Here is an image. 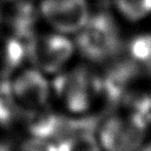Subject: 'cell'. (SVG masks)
<instances>
[{
	"label": "cell",
	"mask_w": 151,
	"mask_h": 151,
	"mask_svg": "<svg viewBox=\"0 0 151 151\" xmlns=\"http://www.w3.org/2000/svg\"><path fill=\"white\" fill-rule=\"evenodd\" d=\"M123 53L138 64L140 67L147 70L151 67V32H137L129 38H125Z\"/></svg>",
	"instance_id": "cell-10"
},
{
	"label": "cell",
	"mask_w": 151,
	"mask_h": 151,
	"mask_svg": "<svg viewBox=\"0 0 151 151\" xmlns=\"http://www.w3.org/2000/svg\"><path fill=\"white\" fill-rule=\"evenodd\" d=\"M124 40L119 19L107 11H98L91 13L77 33L74 45L90 63L105 65L123 52Z\"/></svg>",
	"instance_id": "cell-2"
},
{
	"label": "cell",
	"mask_w": 151,
	"mask_h": 151,
	"mask_svg": "<svg viewBox=\"0 0 151 151\" xmlns=\"http://www.w3.org/2000/svg\"><path fill=\"white\" fill-rule=\"evenodd\" d=\"M26 55L34 67L44 73H55L72 58L76 45L61 33L32 34L27 39Z\"/></svg>",
	"instance_id": "cell-5"
},
{
	"label": "cell",
	"mask_w": 151,
	"mask_h": 151,
	"mask_svg": "<svg viewBox=\"0 0 151 151\" xmlns=\"http://www.w3.org/2000/svg\"><path fill=\"white\" fill-rule=\"evenodd\" d=\"M94 133L103 151H138L150 138V122L136 111L116 106L98 122Z\"/></svg>",
	"instance_id": "cell-3"
},
{
	"label": "cell",
	"mask_w": 151,
	"mask_h": 151,
	"mask_svg": "<svg viewBox=\"0 0 151 151\" xmlns=\"http://www.w3.org/2000/svg\"><path fill=\"white\" fill-rule=\"evenodd\" d=\"M150 132H151V118H150Z\"/></svg>",
	"instance_id": "cell-15"
},
{
	"label": "cell",
	"mask_w": 151,
	"mask_h": 151,
	"mask_svg": "<svg viewBox=\"0 0 151 151\" xmlns=\"http://www.w3.org/2000/svg\"><path fill=\"white\" fill-rule=\"evenodd\" d=\"M1 88L14 109L28 114L42 112L52 93V86L37 68L21 71Z\"/></svg>",
	"instance_id": "cell-4"
},
{
	"label": "cell",
	"mask_w": 151,
	"mask_h": 151,
	"mask_svg": "<svg viewBox=\"0 0 151 151\" xmlns=\"http://www.w3.org/2000/svg\"><path fill=\"white\" fill-rule=\"evenodd\" d=\"M42 18L61 34H77L87 22L91 12L87 0H41Z\"/></svg>",
	"instance_id": "cell-6"
},
{
	"label": "cell",
	"mask_w": 151,
	"mask_h": 151,
	"mask_svg": "<svg viewBox=\"0 0 151 151\" xmlns=\"http://www.w3.org/2000/svg\"><path fill=\"white\" fill-rule=\"evenodd\" d=\"M118 19L139 24L151 17V0H113Z\"/></svg>",
	"instance_id": "cell-11"
},
{
	"label": "cell",
	"mask_w": 151,
	"mask_h": 151,
	"mask_svg": "<svg viewBox=\"0 0 151 151\" xmlns=\"http://www.w3.org/2000/svg\"><path fill=\"white\" fill-rule=\"evenodd\" d=\"M7 1H13V0H0V2H7Z\"/></svg>",
	"instance_id": "cell-14"
},
{
	"label": "cell",
	"mask_w": 151,
	"mask_h": 151,
	"mask_svg": "<svg viewBox=\"0 0 151 151\" xmlns=\"http://www.w3.org/2000/svg\"><path fill=\"white\" fill-rule=\"evenodd\" d=\"M138 151H151V137L138 149Z\"/></svg>",
	"instance_id": "cell-13"
},
{
	"label": "cell",
	"mask_w": 151,
	"mask_h": 151,
	"mask_svg": "<svg viewBox=\"0 0 151 151\" xmlns=\"http://www.w3.org/2000/svg\"><path fill=\"white\" fill-rule=\"evenodd\" d=\"M26 47L21 39L0 31V76L7 77L22 63Z\"/></svg>",
	"instance_id": "cell-8"
},
{
	"label": "cell",
	"mask_w": 151,
	"mask_h": 151,
	"mask_svg": "<svg viewBox=\"0 0 151 151\" xmlns=\"http://www.w3.org/2000/svg\"><path fill=\"white\" fill-rule=\"evenodd\" d=\"M35 13L27 1L0 2V31L19 39H28L33 34Z\"/></svg>",
	"instance_id": "cell-7"
},
{
	"label": "cell",
	"mask_w": 151,
	"mask_h": 151,
	"mask_svg": "<svg viewBox=\"0 0 151 151\" xmlns=\"http://www.w3.org/2000/svg\"><path fill=\"white\" fill-rule=\"evenodd\" d=\"M11 151H57V147L55 140L28 133L26 137L15 140Z\"/></svg>",
	"instance_id": "cell-12"
},
{
	"label": "cell",
	"mask_w": 151,
	"mask_h": 151,
	"mask_svg": "<svg viewBox=\"0 0 151 151\" xmlns=\"http://www.w3.org/2000/svg\"><path fill=\"white\" fill-rule=\"evenodd\" d=\"M52 90L65 113L74 119H85L109 105L101 73L87 66H77L57 76Z\"/></svg>",
	"instance_id": "cell-1"
},
{
	"label": "cell",
	"mask_w": 151,
	"mask_h": 151,
	"mask_svg": "<svg viewBox=\"0 0 151 151\" xmlns=\"http://www.w3.org/2000/svg\"><path fill=\"white\" fill-rule=\"evenodd\" d=\"M57 151H103L94 130L73 129L55 140Z\"/></svg>",
	"instance_id": "cell-9"
}]
</instances>
